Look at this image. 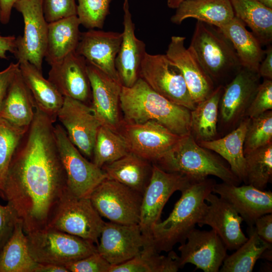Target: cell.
<instances>
[{"mask_svg":"<svg viewBox=\"0 0 272 272\" xmlns=\"http://www.w3.org/2000/svg\"><path fill=\"white\" fill-rule=\"evenodd\" d=\"M27 129L0 118V189L12 158Z\"/></svg>","mask_w":272,"mask_h":272,"instance_id":"39","label":"cell"},{"mask_svg":"<svg viewBox=\"0 0 272 272\" xmlns=\"http://www.w3.org/2000/svg\"><path fill=\"white\" fill-rule=\"evenodd\" d=\"M264 57L261 61L258 73L260 77L272 80V46L267 45Z\"/></svg>","mask_w":272,"mask_h":272,"instance_id":"48","label":"cell"},{"mask_svg":"<svg viewBox=\"0 0 272 272\" xmlns=\"http://www.w3.org/2000/svg\"><path fill=\"white\" fill-rule=\"evenodd\" d=\"M18 0H0L1 20L3 24L8 23L10 20L11 12L15 4Z\"/></svg>","mask_w":272,"mask_h":272,"instance_id":"50","label":"cell"},{"mask_svg":"<svg viewBox=\"0 0 272 272\" xmlns=\"http://www.w3.org/2000/svg\"><path fill=\"white\" fill-rule=\"evenodd\" d=\"M92 105L101 125L118 132L121 122L119 114L122 85L119 81L87 62Z\"/></svg>","mask_w":272,"mask_h":272,"instance_id":"18","label":"cell"},{"mask_svg":"<svg viewBox=\"0 0 272 272\" xmlns=\"http://www.w3.org/2000/svg\"><path fill=\"white\" fill-rule=\"evenodd\" d=\"M50 66L48 80L64 97L86 104L91 99L87 62L83 56L75 51Z\"/></svg>","mask_w":272,"mask_h":272,"instance_id":"21","label":"cell"},{"mask_svg":"<svg viewBox=\"0 0 272 272\" xmlns=\"http://www.w3.org/2000/svg\"><path fill=\"white\" fill-rule=\"evenodd\" d=\"M153 165L132 153L105 165L107 178L119 182L143 194L152 174Z\"/></svg>","mask_w":272,"mask_h":272,"instance_id":"30","label":"cell"},{"mask_svg":"<svg viewBox=\"0 0 272 272\" xmlns=\"http://www.w3.org/2000/svg\"><path fill=\"white\" fill-rule=\"evenodd\" d=\"M250 118L244 117L238 126L225 137L197 143L200 146L215 152L228 164L233 173L246 184L244 143Z\"/></svg>","mask_w":272,"mask_h":272,"instance_id":"27","label":"cell"},{"mask_svg":"<svg viewBox=\"0 0 272 272\" xmlns=\"http://www.w3.org/2000/svg\"><path fill=\"white\" fill-rule=\"evenodd\" d=\"M257 72L242 67L224 86L219 109L224 123L234 125L245 117L246 112L260 84Z\"/></svg>","mask_w":272,"mask_h":272,"instance_id":"19","label":"cell"},{"mask_svg":"<svg viewBox=\"0 0 272 272\" xmlns=\"http://www.w3.org/2000/svg\"><path fill=\"white\" fill-rule=\"evenodd\" d=\"M80 25L77 16L48 23L44 58L50 65L59 62L76 51L81 33Z\"/></svg>","mask_w":272,"mask_h":272,"instance_id":"29","label":"cell"},{"mask_svg":"<svg viewBox=\"0 0 272 272\" xmlns=\"http://www.w3.org/2000/svg\"><path fill=\"white\" fill-rule=\"evenodd\" d=\"M39 264L29 252L26 234L19 220L0 251V272H35Z\"/></svg>","mask_w":272,"mask_h":272,"instance_id":"33","label":"cell"},{"mask_svg":"<svg viewBox=\"0 0 272 272\" xmlns=\"http://www.w3.org/2000/svg\"><path fill=\"white\" fill-rule=\"evenodd\" d=\"M245 24L236 17L219 28L232 43L242 67L257 72L264 57L261 44Z\"/></svg>","mask_w":272,"mask_h":272,"instance_id":"31","label":"cell"},{"mask_svg":"<svg viewBox=\"0 0 272 272\" xmlns=\"http://www.w3.org/2000/svg\"><path fill=\"white\" fill-rule=\"evenodd\" d=\"M17 38L15 36H4L0 34V58L7 59V52L14 54L17 49Z\"/></svg>","mask_w":272,"mask_h":272,"instance_id":"49","label":"cell"},{"mask_svg":"<svg viewBox=\"0 0 272 272\" xmlns=\"http://www.w3.org/2000/svg\"><path fill=\"white\" fill-rule=\"evenodd\" d=\"M258 235L264 241L272 244V214H264L256 219L254 225Z\"/></svg>","mask_w":272,"mask_h":272,"instance_id":"47","label":"cell"},{"mask_svg":"<svg viewBox=\"0 0 272 272\" xmlns=\"http://www.w3.org/2000/svg\"><path fill=\"white\" fill-rule=\"evenodd\" d=\"M265 7L272 9V0H257Z\"/></svg>","mask_w":272,"mask_h":272,"instance_id":"54","label":"cell"},{"mask_svg":"<svg viewBox=\"0 0 272 272\" xmlns=\"http://www.w3.org/2000/svg\"><path fill=\"white\" fill-rule=\"evenodd\" d=\"M247 240L236 251L227 256L219 270L221 272H251L263 251L271 246L257 234L254 226L248 229Z\"/></svg>","mask_w":272,"mask_h":272,"instance_id":"36","label":"cell"},{"mask_svg":"<svg viewBox=\"0 0 272 272\" xmlns=\"http://www.w3.org/2000/svg\"><path fill=\"white\" fill-rule=\"evenodd\" d=\"M97 252L111 265L124 263L138 255L148 243L138 224L105 222Z\"/></svg>","mask_w":272,"mask_h":272,"instance_id":"15","label":"cell"},{"mask_svg":"<svg viewBox=\"0 0 272 272\" xmlns=\"http://www.w3.org/2000/svg\"><path fill=\"white\" fill-rule=\"evenodd\" d=\"M235 16L248 26L261 44L272 41V9L257 0H230Z\"/></svg>","mask_w":272,"mask_h":272,"instance_id":"34","label":"cell"},{"mask_svg":"<svg viewBox=\"0 0 272 272\" xmlns=\"http://www.w3.org/2000/svg\"><path fill=\"white\" fill-rule=\"evenodd\" d=\"M235 16L230 0H185L176 9L171 22L179 25L194 18L221 28Z\"/></svg>","mask_w":272,"mask_h":272,"instance_id":"26","label":"cell"},{"mask_svg":"<svg viewBox=\"0 0 272 272\" xmlns=\"http://www.w3.org/2000/svg\"><path fill=\"white\" fill-rule=\"evenodd\" d=\"M35 103L21 75L16 74L0 111V118L18 127L28 128L32 122Z\"/></svg>","mask_w":272,"mask_h":272,"instance_id":"28","label":"cell"},{"mask_svg":"<svg viewBox=\"0 0 272 272\" xmlns=\"http://www.w3.org/2000/svg\"><path fill=\"white\" fill-rule=\"evenodd\" d=\"M129 152L123 137L118 132L101 125L96 137L93 162L102 168L126 155Z\"/></svg>","mask_w":272,"mask_h":272,"instance_id":"37","label":"cell"},{"mask_svg":"<svg viewBox=\"0 0 272 272\" xmlns=\"http://www.w3.org/2000/svg\"><path fill=\"white\" fill-rule=\"evenodd\" d=\"M207 206L197 225L214 230L227 250H236L248 239L241 228L242 218L227 201L211 192L206 198Z\"/></svg>","mask_w":272,"mask_h":272,"instance_id":"23","label":"cell"},{"mask_svg":"<svg viewBox=\"0 0 272 272\" xmlns=\"http://www.w3.org/2000/svg\"><path fill=\"white\" fill-rule=\"evenodd\" d=\"M52 119L37 108L9 164L0 196L14 210L26 234L46 227L66 189Z\"/></svg>","mask_w":272,"mask_h":272,"instance_id":"1","label":"cell"},{"mask_svg":"<svg viewBox=\"0 0 272 272\" xmlns=\"http://www.w3.org/2000/svg\"><path fill=\"white\" fill-rule=\"evenodd\" d=\"M104 224L90 197L76 196L66 188L54 208L46 227L90 241L97 246Z\"/></svg>","mask_w":272,"mask_h":272,"instance_id":"7","label":"cell"},{"mask_svg":"<svg viewBox=\"0 0 272 272\" xmlns=\"http://www.w3.org/2000/svg\"><path fill=\"white\" fill-rule=\"evenodd\" d=\"M181 268L191 263L205 272L219 271L227 256V249L217 233L193 229L178 247Z\"/></svg>","mask_w":272,"mask_h":272,"instance_id":"16","label":"cell"},{"mask_svg":"<svg viewBox=\"0 0 272 272\" xmlns=\"http://www.w3.org/2000/svg\"><path fill=\"white\" fill-rule=\"evenodd\" d=\"M64 266L69 272H109L111 265L97 252Z\"/></svg>","mask_w":272,"mask_h":272,"instance_id":"44","label":"cell"},{"mask_svg":"<svg viewBox=\"0 0 272 272\" xmlns=\"http://www.w3.org/2000/svg\"><path fill=\"white\" fill-rule=\"evenodd\" d=\"M18 221L14 210L9 204L0 205V251L12 235Z\"/></svg>","mask_w":272,"mask_h":272,"instance_id":"45","label":"cell"},{"mask_svg":"<svg viewBox=\"0 0 272 272\" xmlns=\"http://www.w3.org/2000/svg\"><path fill=\"white\" fill-rule=\"evenodd\" d=\"M185 0H167V6L171 9H176L179 5Z\"/></svg>","mask_w":272,"mask_h":272,"instance_id":"53","label":"cell"},{"mask_svg":"<svg viewBox=\"0 0 272 272\" xmlns=\"http://www.w3.org/2000/svg\"><path fill=\"white\" fill-rule=\"evenodd\" d=\"M123 10L122 38L115 65L121 85L130 87L140 78L141 64L147 52L145 43L135 35L128 0L124 1Z\"/></svg>","mask_w":272,"mask_h":272,"instance_id":"24","label":"cell"},{"mask_svg":"<svg viewBox=\"0 0 272 272\" xmlns=\"http://www.w3.org/2000/svg\"><path fill=\"white\" fill-rule=\"evenodd\" d=\"M154 164L165 171L182 174L194 179L213 175L224 182L235 185L241 182L227 163L200 146L190 134L182 136L170 150Z\"/></svg>","mask_w":272,"mask_h":272,"instance_id":"4","label":"cell"},{"mask_svg":"<svg viewBox=\"0 0 272 272\" xmlns=\"http://www.w3.org/2000/svg\"><path fill=\"white\" fill-rule=\"evenodd\" d=\"M189 47L217 86H225L242 68L231 41L212 25L197 21Z\"/></svg>","mask_w":272,"mask_h":272,"instance_id":"5","label":"cell"},{"mask_svg":"<svg viewBox=\"0 0 272 272\" xmlns=\"http://www.w3.org/2000/svg\"><path fill=\"white\" fill-rule=\"evenodd\" d=\"M213 193L229 203L249 227L259 217L272 213V192L259 189L248 184L235 185L223 182L216 183Z\"/></svg>","mask_w":272,"mask_h":272,"instance_id":"22","label":"cell"},{"mask_svg":"<svg viewBox=\"0 0 272 272\" xmlns=\"http://www.w3.org/2000/svg\"><path fill=\"white\" fill-rule=\"evenodd\" d=\"M196 179H198L165 171L153 164L150 180L143 194L138 224L147 239L154 225L160 222L163 208L170 196L176 191H182Z\"/></svg>","mask_w":272,"mask_h":272,"instance_id":"11","label":"cell"},{"mask_svg":"<svg viewBox=\"0 0 272 272\" xmlns=\"http://www.w3.org/2000/svg\"><path fill=\"white\" fill-rule=\"evenodd\" d=\"M140 77L156 92L169 101L187 108L195 107L178 67L166 54L146 53L141 64Z\"/></svg>","mask_w":272,"mask_h":272,"instance_id":"10","label":"cell"},{"mask_svg":"<svg viewBox=\"0 0 272 272\" xmlns=\"http://www.w3.org/2000/svg\"><path fill=\"white\" fill-rule=\"evenodd\" d=\"M185 39L172 36L165 54L179 69L192 100L197 104L210 96L216 86L193 50L185 47Z\"/></svg>","mask_w":272,"mask_h":272,"instance_id":"17","label":"cell"},{"mask_svg":"<svg viewBox=\"0 0 272 272\" xmlns=\"http://www.w3.org/2000/svg\"><path fill=\"white\" fill-rule=\"evenodd\" d=\"M35 272H69V271L63 265L39 263Z\"/></svg>","mask_w":272,"mask_h":272,"instance_id":"51","label":"cell"},{"mask_svg":"<svg viewBox=\"0 0 272 272\" xmlns=\"http://www.w3.org/2000/svg\"><path fill=\"white\" fill-rule=\"evenodd\" d=\"M54 134L67 190L78 197H90L94 189L107 178L105 173L79 151L61 125L54 126Z\"/></svg>","mask_w":272,"mask_h":272,"instance_id":"8","label":"cell"},{"mask_svg":"<svg viewBox=\"0 0 272 272\" xmlns=\"http://www.w3.org/2000/svg\"><path fill=\"white\" fill-rule=\"evenodd\" d=\"M29 252L40 264L65 266L97 252L95 243L46 227L26 234Z\"/></svg>","mask_w":272,"mask_h":272,"instance_id":"6","label":"cell"},{"mask_svg":"<svg viewBox=\"0 0 272 272\" xmlns=\"http://www.w3.org/2000/svg\"><path fill=\"white\" fill-rule=\"evenodd\" d=\"M0 20H1V10H0Z\"/></svg>","mask_w":272,"mask_h":272,"instance_id":"55","label":"cell"},{"mask_svg":"<svg viewBox=\"0 0 272 272\" xmlns=\"http://www.w3.org/2000/svg\"><path fill=\"white\" fill-rule=\"evenodd\" d=\"M272 109V80L264 79L249 105L245 117L252 118Z\"/></svg>","mask_w":272,"mask_h":272,"instance_id":"42","label":"cell"},{"mask_svg":"<svg viewBox=\"0 0 272 272\" xmlns=\"http://www.w3.org/2000/svg\"><path fill=\"white\" fill-rule=\"evenodd\" d=\"M272 143V111L250 118L244 143L246 154Z\"/></svg>","mask_w":272,"mask_h":272,"instance_id":"40","label":"cell"},{"mask_svg":"<svg viewBox=\"0 0 272 272\" xmlns=\"http://www.w3.org/2000/svg\"><path fill=\"white\" fill-rule=\"evenodd\" d=\"M142 198L141 192L108 178L102 181L90 196L101 217L125 225L139 224Z\"/></svg>","mask_w":272,"mask_h":272,"instance_id":"9","label":"cell"},{"mask_svg":"<svg viewBox=\"0 0 272 272\" xmlns=\"http://www.w3.org/2000/svg\"><path fill=\"white\" fill-rule=\"evenodd\" d=\"M246 184L264 190L272 177V143L244 154Z\"/></svg>","mask_w":272,"mask_h":272,"instance_id":"38","label":"cell"},{"mask_svg":"<svg viewBox=\"0 0 272 272\" xmlns=\"http://www.w3.org/2000/svg\"><path fill=\"white\" fill-rule=\"evenodd\" d=\"M19 62L21 75L33 97L36 107L55 121L64 97L35 66L28 61Z\"/></svg>","mask_w":272,"mask_h":272,"instance_id":"25","label":"cell"},{"mask_svg":"<svg viewBox=\"0 0 272 272\" xmlns=\"http://www.w3.org/2000/svg\"><path fill=\"white\" fill-rule=\"evenodd\" d=\"M122 38V33L89 29L81 32L76 51L88 63L119 81L115 62Z\"/></svg>","mask_w":272,"mask_h":272,"instance_id":"20","label":"cell"},{"mask_svg":"<svg viewBox=\"0 0 272 272\" xmlns=\"http://www.w3.org/2000/svg\"><path fill=\"white\" fill-rule=\"evenodd\" d=\"M272 246H270L267 249H266L260 257V258L265 259L268 261H271V256H272Z\"/></svg>","mask_w":272,"mask_h":272,"instance_id":"52","label":"cell"},{"mask_svg":"<svg viewBox=\"0 0 272 272\" xmlns=\"http://www.w3.org/2000/svg\"><path fill=\"white\" fill-rule=\"evenodd\" d=\"M216 183L208 177L196 179L181 191V197L169 216L151 230L148 240L158 252H169L177 243L186 241L203 215L207 206L206 198Z\"/></svg>","mask_w":272,"mask_h":272,"instance_id":"3","label":"cell"},{"mask_svg":"<svg viewBox=\"0 0 272 272\" xmlns=\"http://www.w3.org/2000/svg\"><path fill=\"white\" fill-rule=\"evenodd\" d=\"M45 19L47 23L77 16L76 0H42Z\"/></svg>","mask_w":272,"mask_h":272,"instance_id":"43","label":"cell"},{"mask_svg":"<svg viewBox=\"0 0 272 272\" xmlns=\"http://www.w3.org/2000/svg\"><path fill=\"white\" fill-rule=\"evenodd\" d=\"M119 105L126 122L153 120L180 136L190 134V110L159 94L140 77L131 87L122 86Z\"/></svg>","mask_w":272,"mask_h":272,"instance_id":"2","label":"cell"},{"mask_svg":"<svg viewBox=\"0 0 272 272\" xmlns=\"http://www.w3.org/2000/svg\"><path fill=\"white\" fill-rule=\"evenodd\" d=\"M111 1L78 0L77 16L80 24L88 29H102Z\"/></svg>","mask_w":272,"mask_h":272,"instance_id":"41","label":"cell"},{"mask_svg":"<svg viewBox=\"0 0 272 272\" xmlns=\"http://www.w3.org/2000/svg\"><path fill=\"white\" fill-rule=\"evenodd\" d=\"M224 86L219 85L190 111V134L197 142L216 139L220 99Z\"/></svg>","mask_w":272,"mask_h":272,"instance_id":"32","label":"cell"},{"mask_svg":"<svg viewBox=\"0 0 272 272\" xmlns=\"http://www.w3.org/2000/svg\"><path fill=\"white\" fill-rule=\"evenodd\" d=\"M71 142L85 157H93L97 131L101 125L92 106L64 97L57 115Z\"/></svg>","mask_w":272,"mask_h":272,"instance_id":"14","label":"cell"},{"mask_svg":"<svg viewBox=\"0 0 272 272\" xmlns=\"http://www.w3.org/2000/svg\"><path fill=\"white\" fill-rule=\"evenodd\" d=\"M19 70V62H11L4 70L0 72V111L10 86Z\"/></svg>","mask_w":272,"mask_h":272,"instance_id":"46","label":"cell"},{"mask_svg":"<svg viewBox=\"0 0 272 272\" xmlns=\"http://www.w3.org/2000/svg\"><path fill=\"white\" fill-rule=\"evenodd\" d=\"M118 132L129 152L153 162L170 150L182 137L153 120L141 123L121 122Z\"/></svg>","mask_w":272,"mask_h":272,"instance_id":"13","label":"cell"},{"mask_svg":"<svg viewBox=\"0 0 272 272\" xmlns=\"http://www.w3.org/2000/svg\"><path fill=\"white\" fill-rule=\"evenodd\" d=\"M180 268L179 256L174 251L161 255L148 242L133 258L111 265L109 272H176Z\"/></svg>","mask_w":272,"mask_h":272,"instance_id":"35","label":"cell"},{"mask_svg":"<svg viewBox=\"0 0 272 272\" xmlns=\"http://www.w3.org/2000/svg\"><path fill=\"white\" fill-rule=\"evenodd\" d=\"M14 8L21 13L24 23V34L17 38L14 55L18 61H28L42 72L48 23L44 17L42 0H18Z\"/></svg>","mask_w":272,"mask_h":272,"instance_id":"12","label":"cell"}]
</instances>
